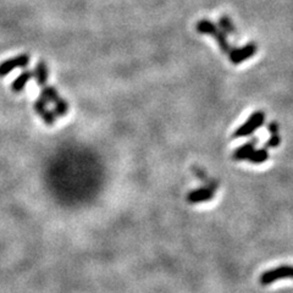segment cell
<instances>
[{
  "instance_id": "6da1fadb",
  "label": "cell",
  "mask_w": 293,
  "mask_h": 293,
  "mask_svg": "<svg viewBox=\"0 0 293 293\" xmlns=\"http://www.w3.org/2000/svg\"><path fill=\"white\" fill-rule=\"evenodd\" d=\"M197 31L202 34H209L212 37L215 38L218 44H219L220 49L224 52H230L231 46L228 42V37H226V33L218 27L216 24H212L209 20H200L197 24Z\"/></svg>"
},
{
  "instance_id": "7a4b0ae2",
  "label": "cell",
  "mask_w": 293,
  "mask_h": 293,
  "mask_svg": "<svg viewBox=\"0 0 293 293\" xmlns=\"http://www.w3.org/2000/svg\"><path fill=\"white\" fill-rule=\"evenodd\" d=\"M40 96H42L43 98L48 102V104L52 103L55 105L54 106L55 116L62 118V116H65L68 112V104L59 96V93L56 92V90H55L54 87L44 84Z\"/></svg>"
},
{
  "instance_id": "3957f363",
  "label": "cell",
  "mask_w": 293,
  "mask_h": 293,
  "mask_svg": "<svg viewBox=\"0 0 293 293\" xmlns=\"http://www.w3.org/2000/svg\"><path fill=\"white\" fill-rule=\"evenodd\" d=\"M265 122V114L262 112H253L248 120L246 121L243 125H241L238 128L234 131V137L236 138H242V137H248L256 131V130L260 127L262 124Z\"/></svg>"
},
{
  "instance_id": "277c9868",
  "label": "cell",
  "mask_w": 293,
  "mask_h": 293,
  "mask_svg": "<svg viewBox=\"0 0 293 293\" xmlns=\"http://www.w3.org/2000/svg\"><path fill=\"white\" fill-rule=\"evenodd\" d=\"M282 278H293V266L291 265H282V266L265 272L260 276V284L262 286H268Z\"/></svg>"
},
{
  "instance_id": "5b68a950",
  "label": "cell",
  "mask_w": 293,
  "mask_h": 293,
  "mask_svg": "<svg viewBox=\"0 0 293 293\" xmlns=\"http://www.w3.org/2000/svg\"><path fill=\"white\" fill-rule=\"evenodd\" d=\"M218 188V184L215 181H210L206 186L200 187V188L192 190L190 192L187 200L192 204L203 203V202H208L214 197L215 190Z\"/></svg>"
},
{
  "instance_id": "8992f818",
  "label": "cell",
  "mask_w": 293,
  "mask_h": 293,
  "mask_svg": "<svg viewBox=\"0 0 293 293\" xmlns=\"http://www.w3.org/2000/svg\"><path fill=\"white\" fill-rule=\"evenodd\" d=\"M30 64V56L26 54L18 55L15 58H11V59L5 60L0 64V77L6 76L11 71H14L15 68H26Z\"/></svg>"
},
{
  "instance_id": "52a82bcc",
  "label": "cell",
  "mask_w": 293,
  "mask_h": 293,
  "mask_svg": "<svg viewBox=\"0 0 293 293\" xmlns=\"http://www.w3.org/2000/svg\"><path fill=\"white\" fill-rule=\"evenodd\" d=\"M256 46L254 43H250L247 46H242L238 49H231L230 52V60L232 64H241L250 58L256 55Z\"/></svg>"
},
{
  "instance_id": "ba28073f",
  "label": "cell",
  "mask_w": 293,
  "mask_h": 293,
  "mask_svg": "<svg viewBox=\"0 0 293 293\" xmlns=\"http://www.w3.org/2000/svg\"><path fill=\"white\" fill-rule=\"evenodd\" d=\"M46 106H48V102H46V99L40 96V98L37 99V102L34 103L36 112L42 118V120L46 124V125H52V124L55 122L56 116H55L54 112L49 110Z\"/></svg>"
},
{
  "instance_id": "9c48e42d",
  "label": "cell",
  "mask_w": 293,
  "mask_h": 293,
  "mask_svg": "<svg viewBox=\"0 0 293 293\" xmlns=\"http://www.w3.org/2000/svg\"><path fill=\"white\" fill-rule=\"evenodd\" d=\"M256 140H250V142L246 143V144L238 146V148L234 150V160H247L248 158H250V154L253 153L254 149H256Z\"/></svg>"
},
{
  "instance_id": "30bf717a",
  "label": "cell",
  "mask_w": 293,
  "mask_h": 293,
  "mask_svg": "<svg viewBox=\"0 0 293 293\" xmlns=\"http://www.w3.org/2000/svg\"><path fill=\"white\" fill-rule=\"evenodd\" d=\"M48 66L46 65V62H40L37 64V66H36L34 68V72H33V77L36 78V81H37V84L40 86H43L46 84V80H48Z\"/></svg>"
},
{
  "instance_id": "8fae6325",
  "label": "cell",
  "mask_w": 293,
  "mask_h": 293,
  "mask_svg": "<svg viewBox=\"0 0 293 293\" xmlns=\"http://www.w3.org/2000/svg\"><path fill=\"white\" fill-rule=\"evenodd\" d=\"M32 77H33V72H30V71H24V72H22L20 76H18V78L12 82V84H11V90H12L15 93L22 92L24 86L27 84V82H28Z\"/></svg>"
},
{
  "instance_id": "7c38bea8",
  "label": "cell",
  "mask_w": 293,
  "mask_h": 293,
  "mask_svg": "<svg viewBox=\"0 0 293 293\" xmlns=\"http://www.w3.org/2000/svg\"><path fill=\"white\" fill-rule=\"evenodd\" d=\"M268 158H269V153H268L266 149H254L253 153L250 154L247 160L252 164H262V162H266Z\"/></svg>"
},
{
  "instance_id": "4fadbf2b",
  "label": "cell",
  "mask_w": 293,
  "mask_h": 293,
  "mask_svg": "<svg viewBox=\"0 0 293 293\" xmlns=\"http://www.w3.org/2000/svg\"><path fill=\"white\" fill-rule=\"evenodd\" d=\"M219 27L226 33V34H228V33L236 32V27L234 26V24H232L230 18H228V16H221L219 21Z\"/></svg>"
},
{
  "instance_id": "5bb4252c",
  "label": "cell",
  "mask_w": 293,
  "mask_h": 293,
  "mask_svg": "<svg viewBox=\"0 0 293 293\" xmlns=\"http://www.w3.org/2000/svg\"><path fill=\"white\" fill-rule=\"evenodd\" d=\"M281 142V138L278 136V134H272V137H270V140L266 142V146L268 148H276L278 144H280Z\"/></svg>"
},
{
  "instance_id": "9a60e30c",
  "label": "cell",
  "mask_w": 293,
  "mask_h": 293,
  "mask_svg": "<svg viewBox=\"0 0 293 293\" xmlns=\"http://www.w3.org/2000/svg\"><path fill=\"white\" fill-rule=\"evenodd\" d=\"M268 128H269L270 134H278V125L276 122H272V124H270Z\"/></svg>"
}]
</instances>
